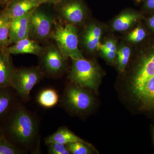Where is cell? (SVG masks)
<instances>
[{"instance_id":"9a60e30c","label":"cell","mask_w":154,"mask_h":154,"mask_svg":"<svg viewBox=\"0 0 154 154\" xmlns=\"http://www.w3.org/2000/svg\"><path fill=\"white\" fill-rule=\"evenodd\" d=\"M102 33L101 28L95 25H90L85 28L82 35V42L86 49L89 51L98 49Z\"/></svg>"},{"instance_id":"e0dca14e","label":"cell","mask_w":154,"mask_h":154,"mask_svg":"<svg viewBox=\"0 0 154 154\" xmlns=\"http://www.w3.org/2000/svg\"><path fill=\"white\" fill-rule=\"evenodd\" d=\"M11 19L4 10L0 11V49H5L11 45L10 40Z\"/></svg>"},{"instance_id":"277c9868","label":"cell","mask_w":154,"mask_h":154,"mask_svg":"<svg viewBox=\"0 0 154 154\" xmlns=\"http://www.w3.org/2000/svg\"><path fill=\"white\" fill-rule=\"evenodd\" d=\"M44 76L39 66L15 68L12 75L11 87L17 91L22 99L27 100L30 98L33 88Z\"/></svg>"},{"instance_id":"4fadbf2b","label":"cell","mask_w":154,"mask_h":154,"mask_svg":"<svg viewBox=\"0 0 154 154\" xmlns=\"http://www.w3.org/2000/svg\"><path fill=\"white\" fill-rule=\"evenodd\" d=\"M135 95L144 109L154 110V76L146 81Z\"/></svg>"},{"instance_id":"83f0119b","label":"cell","mask_w":154,"mask_h":154,"mask_svg":"<svg viewBox=\"0 0 154 154\" xmlns=\"http://www.w3.org/2000/svg\"><path fill=\"white\" fill-rule=\"evenodd\" d=\"M43 4H48L53 5L59 2L62 0H40Z\"/></svg>"},{"instance_id":"4316f807","label":"cell","mask_w":154,"mask_h":154,"mask_svg":"<svg viewBox=\"0 0 154 154\" xmlns=\"http://www.w3.org/2000/svg\"><path fill=\"white\" fill-rule=\"evenodd\" d=\"M146 23L149 30L154 33V13L147 19Z\"/></svg>"},{"instance_id":"cb8c5ba5","label":"cell","mask_w":154,"mask_h":154,"mask_svg":"<svg viewBox=\"0 0 154 154\" xmlns=\"http://www.w3.org/2000/svg\"><path fill=\"white\" fill-rule=\"evenodd\" d=\"M48 154H70L66 145L58 143L48 144Z\"/></svg>"},{"instance_id":"30bf717a","label":"cell","mask_w":154,"mask_h":154,"mask_svg":"<svg viewBox=\"0 0 154 154\" xmlns=\"http://www.w3.org/2000/svg\"><path fill=\"white\" fill-rule=\"evenodd\" d=\"M35 9L23 17L11 19L10 31L11 45L23 38L29 37L30 17Z\"/></svg>"},{"instance_id":"5b68a950","label":"cell","mask_w":154,"mask_h":154,"mask_svg":"<svg viewBox=\"0 0 154 154\" xmlns=\"http://www.w3.org/2000/svg\"><path fill=\"white\" fill-rule=\"evenodd\" d=\"M69 78L73 83L84 88L94 89L99 79V72L95 64L85 57L72 59Z\"/></svg>"},{"instance_id":"d6986e66","label":"cell","mask_w":154,"mask_h":154,"mask_svg":"<svg viewBox=\"0 0 154 154\" xmlns=\"http://www.w3.org/2000/svg\"><path fill=\"white\" fill-rule=\"evenodd\" d=\"M8 88H0V117L7 113L13 102V96Z\"/></svg>"},{"instance_id":"484cf974","label":"cell","mask_w":154,"mask_h":154,"mask_svg":"<svg viewBox=\"0 0 154 154\" xmlns=\"http://www.w3.org/2000/svg\"><path fill=\"white\" fill-rule=\"evenodd\" d=\"M144 8L149 11L154 13V0H144Z\"/></svg>"},{"instance_id":"8992f818","label":"cell","mask_w":154,"mask_h":154,"mask_svg":"<svg viewBox=\"0 0 154 154\" xmlns=\"http://www.w3.org/2000/svg\"><path fill=\"white\" fill-rule=\"evenodd\" d=\"M39 67L45 76L57 78L66 67L67 59L55 42L48 43L45 46L44 51L38 57Z\"/></svg>"},{"instance_id":"52a82bcc","label":"cell","mask_w":154,"mask_h":154,"mask_svg":"<svg viewBox=\"0 0 154 154\" xmlns=\"http://www.w3.org/2000/svg\"><path fill=\"white\" fill-rule=\"evenodd\" d=\"M53 6L57 19L64 24L75 26L85 18V8L82 0H62Z\"/></svg>"},{"instance_id":"1f68e13d","label":"cell","mask_w":154,"mask_h":154,"mask_svg":"<svg viewBox=\"0 0 154 154\" xmlns=\"http://www.w3.org/2000/svg\"><path fill=\"white\" fill-rule=\"evenodd\" d=\"M143 0H137V2H141Z\"/></svg>"},{"instance_id":"ac0fdd59","label":"cell","mask_w":154,"mask_h":154,"mask_svg":"<svg viewBox=\"0 0 154 154\" xmlns=\"http://www.w3.org/2000/svg\"><path fill=\"white\" fill-rule=\"evenodd\" d=\"M58 94L55 90L51 88L41 91L37 97V102L42 107L50 108L54 107L59 101Z\"/></svg>"},{"instance_id":"6da1fadb","label":"cell","mask_w":154,"mask_h":154,"mask_svg":"<svg viewBox=\"0 0 154 154\" xmlns=\"http://www.w3.org/2000/svg\"><path fill=\"white\" fill-rule=\"evenodd\" d=\"M8 130L11 137L17 143L30 147L38 137V121L31 112L20 106L11 116Z\"/></svg>"},{"instance_id":"7c38bea8","label":"cell","mask_w":154,"mask_h":154,"mask_svg":"<svg viewBox=\"0 0 154 154\" xmlns=\"http://www.w3.org/2000/svg\"><path fill=\"white\" fill-rule=\"evenodd\" d=\"M11 54L0 49V88L11 87L12 75L15 68Z\"/></svg>"},{"instance_id":"8fae6325","label":"cell","mask_w":154,"mask_h":154,"mask_svg":"<svg viewBox=\"0 0 154 154\" xmlns=\"http://www.w3.org/2000/svg\"><path fill=\"white\" fill-rule=\"evenodd\" d=\"M43 3L40 0H16L3 9L11 19L23 17Z\"/></svg>"},{"instance_id":"f546056e","label":"cell","mask_w":154,"mask_h":154,"mask_svg":"<svg viewBox=\"0 0 154 154\" xmlns=\"http://www.w3.org/2000/svg\"><path fill=\"white\" fill-rule=\"evenodd\" d=\"M14 1H16V0H8L7 2H6L5 4V5H8L9 4H10V3L12 2H14Z\"/></svg>"},{"instance_id":"5bb4252c","label":"cell","mask_w":154,"mask_h":154,"mask_svg":"<svg viewBox=\"0 0 154 154\" xmlns=\"http://www.w3.org/2000/svg\"><path fill=\"white\" fill-rule=\"evenodd\" d=\"M75 142L89 143L77 136L76 135L66 127L60 128L54 133L47 137L45 139L46 144L53 143H58L67 145Z\"/></svg>"},{"instance_id":"ba28073f","label":"cell","mask_w":154,"mask_h":154,"mask_svg":"<svg viewBox=\"0 0 154 154\" xmlns=\"http://www.w3.org/2000/svg\"><path fill=\"white\" fill-rule=\"evenodd\" d=\"M75 84L66 89L63 102L75 112H84L91 108L93 104V98L84 88Z\"/></svg>"},{"instance_id":"603a6c76","label":"cell","mask_w":154,"mask_h":154,"mask_svg":"<svg viewBox=\"0 0 154 154\" xmlns=\"http://www.w3.org/2000/svg\"><path fill=\"white\" fill-rule=\"evenodd\" d=\"M118 67L120 71L123 72L128 63L131 55V50L127 46H123L117 51Z\"/></svg>"},{"instance_id":"4dcf8cb0","label":"cell","mask_w":154,"mask_h":154,"mask_svg":"<svg viewBox=\"0 0 154 154\" xmlns=\"http://www.w3.org/2000/svg\"><path fill=\"white\" fill-rule=\"evenodd\" d=\"M153 141L154 143V130L153 131Z\"/></svg>"},{"instance_id":"7402d4cb","label":"cell","mask_w":154,"mask_h":154,"mask_svg":"<svg viewBox=\"0 0 154 154\" xmlns=\"http://www.w3.org/2000/svg\"><path fill=\"white\" fill-rule=\"evenodd\" d=\"M70 153L73 154H89L91 153L90 148H93L91 144L82 142H75L66 145Z\"/></svg>"},{"instance_id":"7a4b0ae2","label":"cell","mask_w":154,"mask_h":154,"mask_svg":"<svg viewBox=\"0 0 154 154\" xmlns=\"http://www.w3.org/2000/svg\"><path fill=\"white\" fill-rule=\"evenodd\" d=\"M67 59L82 58L84 56L79 48V34L75 26L64 24L57 20L51 37Z\"/></svg>"},{"instance_id":"3957f363","label":"cell","mask_w":154,"mask_h":154,"mask_svg":"<svg viewBox=\"0 0 154 154\" xmlns=\"http://www.w3.org/2000/svg\"><path fill=\"white\" fill-rule=\"evenodd\" d=\"M41 5L33 11L30 21L29 37L38 43H45L51 39L57 19L55 14L47 11Z\"/></svg>"},{"instance_id":"44dd1931","label":"cell","mask_w":154,"mask_h":154,"mask_svg":"<svg viewBox=\"0 0 154 154\" xmlns=\"http://www.w3.org/2000/svg\"><path fill=\"white\" fill-rule=\"evenodd\" d=\"M147 36L148 33L146 28L139 25L128 34V39L134 43H140L145 40Z\"/></svg>"},{"instance_id":"d4e9b609","label":"cell","mask_w":154,"mask_h":154,"mask_svg":"<svg viewBox=\"0 0 154 154\" xmlns=\"http://www.w3.org/2000/svg\"><path fill=\"white\" fill-rule=\"evenodd\" d=\"M98 49L102 51L103 50L114 51H117L116 44L113 40H109L106 42L104 44H99Z\"/></svg>"},{"instance_id":"2e32d148","label":"cell","mask_w":154,"mask_h":154,"mask_svg":"<svg viewBox=\"0 0 154 154\" xmlns=\"http://www.w3.org/2000/svg\"><path fill=\"white\" fill-rule=\"evenodd\" d=\"M143 18L142 15L137 13H125L115 19L113 23V29L117 31H125Z\"/></svg>"},{"instance_id":"9c48e42d","label":"cell","mask_w":154,"mask_h":154,"mask_svg":"<svg viewBox=\"0 0 154 154\" xmlns=\"http://www.w3.org/2000/svg\"><path fill=\"white\" fill-rule=\"evenodd\" d=\"M45 46L28 37L19 40L5 49L11 55L30 54L39 57L44 51Z\"/></svg>"},{"instance_id":"ffe728a7","label":"cell","mask_w":154,"mask_h":154,"mask_svg":"<svg viewBox=\"0 0 154 154\" xmlns=\"http://www.w3.org/2000/svg\"><path fill=\"white\" fill-rule=\"evenodd\" d=\"M24 152L19 147L11 143L4 135L0 136V154H22Z\"/></svg>"},{"instance_id":"f1b7e54d","label":"cell","mask_w":154,"mask_h":154,"mask_svg":"<svg viewBox=\"0 0 154 154\" xmlns=\"http://www.w3.org/2000/svg\"><path fill=\"white\" fill-rule=\"evenodd\" d=\"M7 1H8V0H0V5H5Z\"/></svg>"}]
</instances>
